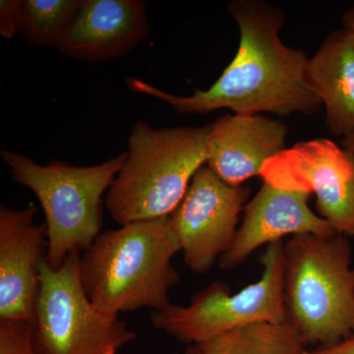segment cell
<instances>
[{
	"label": "cell",
	"mask_w": 354,
	"mask_h": 354,
	"mask_svg": "<svg viewBox=\"0 0 354 354\" xmlns=\"http://www.w3.org/2000/svg\"><path fill=\"white\" fill-rule=\"evenodd\" d=\"M227 9L241 32L239 50L208 90L195 88L192 95L180 97L134 77L127 79L128 88L157 97L179 113L206 115L230 109L239 115L315 114L323 104L307 79L309 58L279 38L283 9L261 0H234Z\"/></svg>",
	"instance_id": "6da1fadb"
},
{
	"label": "cell",
	"mask_w": 354,
	"mask_h": 354,
	"mask_svg": "<svg viewBox=\"0 0 354 354\" xmlns=\"http://www.w3.org/2000/svg\"><path fill=\"white\" fill-rule=\"evenodd\" d=\"M179 251L171 216L106 230L81 253V283L102 313L160 311L171 304L169 291L180 281L172 264Z\"/></svg>",
	"instance_id": "7a4b0ae2"
},
{
	"label": "cell",
	"mask_w": 354,
	"mask_h": 354,
	"mask_svg": "<svg viewBox=\"0 0 354 354\" xmlns=\"http://www.w3.org/2000/svg\"><path fill=\"white\" fill-rule=\"evenodd\" d=\"M208 132L209 125L153 128L136 121L127 160L104 202L111 218L124 225L171 216L207 164Z\"/></svg>",
	"instance_id": "3957f363"
},
{
	"label": "cell",
	"mask_w": 354,
	"mask_h": 354,
	"mask_svg": "<svg viewBox=\"0 0 354 354\" xmlns=\"http://www.w3.org/2000/svg\"><path fill=\"white\" fill-rule=\"evenodd\" d=\"M283 323L306 346H334L353 335L354 268L348 237L293 235L283 244Z\"/></svg>",
	"instance_id": "277c9868"
},
{
	"label": "cell",
	"mask_w": 354,
	"mask_h": 354,
	"mask_svg": "<svg viewBox=\"0 0 354 354\" xmlns=\"http://www.w3.org/2000/svg\"><path fill=\"white\" fill-rule=\"evenodd\" d=\"M2 160L16 183L38 198L48 228L46 261L59 270L72 253L87 250L102 232V205L121 167L123 152L92 167H76L51 160L41 165L23 153L2 150Z\"/></svg>",
	"instance_id": "5b68a950"
},
{
	"label": "cell",
	"mask_w": 354,
	"mask_h": 354,
	"mask_svg": "<svg viewBox=\"0 0 354 354\" xmlns=\"http://www.w3.org/2000/svg\"><path fill=\"white\" fill-rule=\"evenodd\" d=\"M283 244L279 241L266 246L259 281L232 295L227 283L216 279L187 305L171 304L153 311V328L190 346L254 324L283 323Z\"/></svg>",
	"instance_id": "8992f818"
},
{
	"label": "cell",
	"mask_w": 354,
	"mask_h": 354,
	"mask_svg": "<svg viewBox=\"0 0 354 354\" xmlns=\"http://www.w3.org/2000/svg\"><path fill=\"white\" fill-rule=\"evenodd\" d=\"M80 256L72 253L59 270L41 261L32 335L37 354H118L138 339L118 315L95 308L81 283Z\"/></svg>",
	"instance_id": "52a82bcc"
},
{
	"label": "cell",
	"mask_w": 354,
	"mask_h": 354,
	"mask_svg": "<svg viewBox=\"0 0 354 354\" xmlns=\"http://www.w3.org/2000/svg\"><path fill=\"white\" fill-rule=\"evenodd\" d=\"M263 183L316 196L321 218L354 237V153L329 139L300 142L266 162Z\"/></svg>",
	"instance_id": "ba28073f"
},
{
	"label": "cell",
	"mask_w": 354,
	"mask_h": 354,
	"mask_svg": "<svg viewBox=\"0 0 354 354\" xmlns=\"http://www.w3.org/2000/svg\"><path fill=\"white\" fill-rule=\"evenodd\" d=\"M249 195L248 186L230 185L207 165L198 169L171 215L184 263L191 271L207 274L227 252Z\"/></svg>",
	"instance_id": "9c48e42d"
},
{
	"label": "cell",
	"mask_w": 354,
	"mask_h": 354,
	"mask_svg": "<svg viewBox=\"0 0 354 354\" xmlns=\"http://www.w3.org/2000/svg\"><path fill=\"white\" fill-rule=\"evenodd\" d=\"M34 203L0 206V320L36 322L41 264L48 250L46 223L37 225Z\"/></svg>",
	"instance_id": "30bf717a"
},
{
	"label": "cell",
	"mask_w": 354,
	"mask_h": 354,
	"mask_svg": "<svg viewBox=\"0 0 354 354\" xmlns=\"http://www.w3.org/2000/svg\"><path fill=\"white\" fill-rule=\"evenodd\" d=\"M150 34L143 0H80L57 48L72 59L100 64L124 57Z\"/></svg>",
	"instance_id": "8fae6325"
},
{
	"label": "cell",
	"mask_w": 354,
	"mask_h": 354,
	"mask_svg": "<svg viewBox=\"0 0 354 354\" xmlns=\"http://www.w3.org/2000/svg\"><path fill=\"white\" fill-rule=\"evenodd\" d=\"M310 196L307 192L279 189L263 183L259 192L244 207L243 221L232 246L218 260L221 269L239 267L259 247L281 241L286 235L337 234L310 209Z\"/></svg>",
	"instance_id": "7c38bea8"
},
{
	"label": "cell",
	"mask_w": 354,
	"mask_h": 354,
	"mask_svg": "<svg viewBox=\"0 0 354 354\" xmlns=\"http://www.w3.org/2000/svg\"><path fill=\"white\" fill-rule=\"evenodd\" d=\"M288 127L264 114H227L209 125L207 167L230 185L260 176L263 167L286 150Z\"/></svg>",
	"instance_id": "4fadbf2b"
},
{
	"label": "cell",
	"mask_w": 354,
	"mask_h": 354,
	"mask_svg": "<svg viewBox=\"0 0 354 354\" xmlns=\"http://www.w3.org/2000/svg\"><path fill=\"white\" fill-rule=\"evenodd\" d=\"M307 79L326 109V127L332 134L354 132V44L344 30L332 32L313 57Z\"/></svg>",
	"instance_id": "5bb4252c"
},
{
	"label": "cell",
	"mask_w": 354,
	"mask_h": 354,
	"mask_svg": "<svg viewBox=\"0 0 354 354\" xmlns=\"http://www.w3.org/2000/svg\"><path fill=\"white\" fill-rule=\"evenodd\" d=\"M306 346L286 323H259L186 346L183 354H305Z\"/></svg>",
	"instance_id": "9a60e30c"
},
{
	"label": "cell",
	"mask_w": 354,
	"mask_h": 354,
	"mask_svg": "<svg viewBox=\"0 0 354 354\" xmlns=\"http://www.w3.org/2000/svg\"><path fill=\"white\" fill-rule=\"evenodd\" d=\"M79 6L80 0H23L19 32L26 44L57 48Z\"/></svg>",
	"instance_id": "2e32d148"
},
{
	"label": "cell",
	"mask_w": 354,
	"mask_h": 354,
	"mask_svg": "<svg viewBox=\"0 0 354 354\" xmlns=\"http://www.w3.org/2000/svg\"><path fill=\"white\" fill-rule=\"evenodd\" d=\"M34 324L0 320V354H37L32 344Z\"/></svg>",
	"instance_id": "e0dca14e"
},
{
	"label": "cell",
	"mask_w": 354,
	"mask_h": 354,
	"mask_svg": "<svg viewBox=\"0 0 354 354\" xmlns=\"http://www.w3.org/2000/svg\"><path fill=\"white\" fill-rule=\"evenodd\" d=\"M23 0L0 1V36L6 39L14 38L19 32Z\"/></svg>",
	"instance_id": "ac0fdd59"
},
{
	"label": "cell",
	"mask_w": 354,
	"mask_h": 354,
	"mask_svg": "<svg viewBox=\"0 0 354 354\" xmlns=\"http://www.w3.org/2000/svg\"><path fill=\"white\" fill-rule=\"evenodd\" d=\"M305 354H354V335L330 346H318Z\"/></svg>",
	"instance_id": "d6986e66"
},
{
	"label": "cell",
	"mask_w": 354,
	"mask_h": 354,
	"mask_svg": "<svg viewBox=\"0 0 354 354\" xmlns=\"http://www.w3.org/2000/svg\"><path fill=\"white\" fill-rule=\"evenodd\" d=\"M342 30L354 44V8L348 9L342 17Z\"/></svg>",
	"instance_id": "ffe728a7"
},
{
	"label": "cell",
	"mask_w": 354,
	"mask_h": 354,
	"mask_svg": "<svg viewBox=\"0 0 354 354\" xmlns=\"http://www.w3.org/2000/svg\"><path fill=\"white\" fill-rule=\"evenodd\" d=\"M342 146L348 152L354 153V132L348 137H344L342 141Z\"/></svg>",
	"instance_id": "44dd1931"
}]
</instances>
